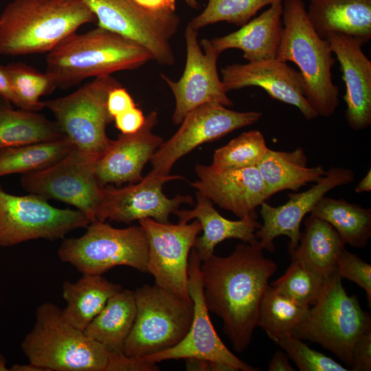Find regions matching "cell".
Segmentation results:
<instances>
[{
	"label": "cell",
	"instance_id": "cell-11",
	"mask_svg": "<svg viewBox=\"0 0 371 371\" xmlns=\"http://www.w3.org/2000/svg\"><path fill=\"white\" fill-rule=\"evenodd\" d=\"M90 223L78 210L59 209L38 195H14L0 186V247L38 238L56 240Z\"/></svg>",
	"mask_w": 371,
	"mask_h": 371
},
{
	"label": "cell",
	"instance_id": "cell-30",
	"mask_svg": "<svg viewBox=\"0 0 371 371\" xmlns=\"http://www.w3.org/2000/svg\"><path fill=\"white\" fill-rule=\"evenodd\" d=\"M311 214L330 224L345 244L364 248L371 237V209L344 199L324 196Z\"/></svg>",
	"mask_w": 371,
	"mask_h": 371
},
{
	"label": "cell",
	"instance_id": "cell-4",
	"mask_svg": "<svg viewBox=\"0 0 371 371\" xmlns=\"http://www.w3.org/2000/svg\"><path fill=\"white\" fill-rule=\"evenodd\" d=\"M284 32L277 58L295 63L305 83V97L318 116H332L339 103L331 69L336 59L327 39L313 27L302 0L282 1Z\"/></svg>",
	"mask_w": 371,
	"mask_h": 371
},
{
	"label": "cell",
	"instance_id": "cell-10",
	"mask_svg": "<svg viewBox=\"0 0 371 371\" xmlns=\"http://www.w3.org/2000/svg\"><path fill=\"white\" fill-rule=\"evenodd\" d=\"M99 159L98 156L74 146L54 164L23 174L21 183L31 194L76 207L91 223L97 221L104 187L99 183L95 175Z\"/></svg>",
	"mask_w": 371,
	"mask_h": 371
},
{
	"label": "cell",
	"instance_id": "cell-37",
	"mask_svg": "<svg viewBox=\"0 0 371 371\" xmlns=\"http://www.w3.org/2000/svg\"><path fill=\"white\" fill-rule=\"evenodd\" d=\"M326 277L291 262L282 276L271 284L279 293L309 308L319 297Z\"/></svg>",
	"mask_w": 371,
	"mask_h": 371
},
{
	"label": "cell",
	"instance_id": "cell-29",
	"mask_svg": "<svg viewBox=\"0 0 371 371\" xmlns=\"http://www.w3.org/2000/svg\"><path fill=\"white\" fill-rule=\"evenodd\" d=\"M136 315L134 291L121 289L106 302L84 330L111 352H124Z\"/></svg>",
	"mask_w": 371,
	"mask_h": 371
},
{
	"label": "cell",
	"instance_id": "cell-42",
	"mask_svg": "<svg viewBox=\"0 0 371 371\" xmlns=\"http://www.w3.org/2000/svg\"><path fill=\"white\" fill-rule=\"evenodd\" d=\"M350 368L352 371L371 370V330L363 333L356 342Z\"/></svg>",
	"mask_w": 371,
	"mask_h": 371
},
{
	"label": "cell",
	"instance_id": "cell-22",
	"mask_svg": "<svg viewBox=\"0 0 371 371\" xmlns=\"http://www.w3.org/2000/svg\"><path fill=\"white\" fill-rule=\"evenodd\" d=\"M326 39L339 62L345 84V117L352 130L359 131L371 124V61L365 55L358 38L339 33Z\"/></svg>",
	"mask_w": 371,
	"mask_h": 371
},
{
	"label": "cell",
	"instance_id": "cell-24",
	"mask_svg": "<svg viewBox=\"0 0 371 371\" xmlns=\"http://www.w3.org/2000/svg\"><path fill=\"white\" fill-rule=\"evenodd\" d=\"M196 196V205L192 210H178L175 214L179 218V223H187L193 218L200 222L203 234L197 236L193 248L201 261L213 254L215 247L227 238L258 244L256 232L261 224L257 218L229 220L218 213L210 199L198 192Z\"/></svg>",
	"mask_w": 371,
	"mask_h": 371
},
{
	"label": "cell",
	"instance_id": "cell-18",
	"mask_svg": "<svg viewBox=\"0 0 371 371\" xmlns=\"http://www.w3.org/2000/svg\"><path fill=\"white\" fill-rule=\"evenodd\" d=\"M355 180V172L350 168L331 167L315 185L308 190L289 194V200L282 205L273 207L263 202L260 214L263 224L256 231L258 245L270 252L275 251L273 241L280 236L289 238V251L298 245L300 237V224L304 216L326 194L333 189L349 184Z\"/></svg>",
	"mask_w": 371,
	"mask_h": 371
},
{
	"label": "cell",
	"instance_id": "cell-39",
	"mask_svg": "<svg viewBox=\"0 0 371 371\" xmlns=\"http://www.w3.org/2000/svg\"><path fill=\"white\" fill-rule=\"evenodd\" d=\"M341 278L355 282L364 289L371 304V265L346 249L338 256L335 271Z\"/></svg>",
	"mask_w": 371,
	"mask_h": 371
},
{
	"label": "cell",
	"instance_id": "cell-13",
	"mask_svg": "<svg viewBox=\"0 0 371 371\" xmlns=\"http://www.w3.org/2000/svg\"><path fill=\"white\" fill-rule=\"evenodd\" d=\"M148 243L147 272L155 284L192 302L188 292V262L195 240L202 231L198 220L191 223H164L147 218L139 221Z\"/></svg>",
	"mask_w": 371,
	"mask_h": 371
},
{
	"label": "cell",
	"instance_id": "cell-51",
	"mask_svg": "<svg viewBox=\"0 0 371 371\" xmlns=\"http://www.w3.org/2000/svg\"><path fill=\"white\" fill-rule=\"evenodd\" d=\"M6 360L5 357L0 354V371H8L9 369L6 366Z\"/></svg>",
	"mask_w": 371,
	"mask_h": 371
},
{
	"label": "cell",
	"instance_id": "cell-15",
	"mask_svg": "<svg viewBox=\"0 0 371 371\" xmlns=\"http://www.w3.org/2000/svg\"><path fill=\"white\" fill-rule=\"evenodd\" d=\"M96 17L98 27L131 40L146 48L161 65L175 64L170 44L180 18L164 19L149 16L127 0H82Z\"/></svg>",
	"mask_w": 371,
	"mask_h": 371
},
{
	"label": "cell",
	"instance_id": "cell-27",
	"mask_svg": "<svg viewBox=\"0 0 371 371\" xmlns=\"http://www.w3.org/2000/svg\"><path fill=\"white\" fill-rule=\"evenodd\" d=\"M308 158L303 148L292 151H278L268 148L256 166L269 199L285 190L298 191L309 183H315L326 172L323 166L308 167Z\"/></svg>",
	"mask_w": 371,
	"mask_h": 371
},
{
	"label": "cell",
	"instance_id": "cell-20",
	"mask_svg": "<svg viewBox=\"0 0 371 371\" xmlns=\"http://www.w3.org/2000/svg\"><path fill=\"white\" fill-rule=\"evenodd\" d=\"M225 91L259 87L273 99L297 107L307 120L317 114L305 97L302 74L278 58L228 65L221 70Z\"/></svg>",
	"mask_w": 371,
	"mask_h": 371
},
{
	"label": "cell",
	"instance_id": "cell-43",
	"mask_svg": "<svg viewBox=\"0 0 371 371\" xmlns=\"http://www.w3.org/2000/svg\"><path fill=\"white\" fill-rule=\"evenodd\" d=\"M136 106L127 90L122 85L113 88L108 94L107 109L113 120L117 115Z\"/></svg>",
	"mask_w": 371,
	"mask_h": 371
},
{
	"label": "cell",
	"instance_id": "cell-25",
	"mask_svg": "<svg viewBox=\"0 0 371 371\" xmlns=\"http://www.w3.org/2000/svg\"><path fill=\"white\" fill-rule=\"evenodd\" d=\"M308 18L317 34L326 39L332 33L371 38V0H309Z\"/></svg>",
	"mask_w": 371,
	"mask_h": 371
},
{
	"label": "cell",
	"instance_id": "cell-36",
	"mask_svg": "<svg viewBox=\"0 0 371 371\" xmlns=\"http://www.w3.org/2000/svg\"><path fill=\"white\" fill-rule=\"evenodd\" d=\"M205 9L188 24L199 31L218 22L225 21L237 26L249 22L262 8L284 0H207Z\"/></svg>",
	"mask_w": 371,
	"mask_h": 371
},
{
	"label": "cell",
	"instance_id": "cell-34",
	"mask_svg": "<svg viewBox=\"0 0 371 371\" xmlns=\"http://www.w3.org/2000/svg\"><path fill=\"white\" fill-rule=\"evenodd\" d=\"M268 148L260 131L243 132L214 151L211 165L224 169L257 166Z\"/></svg>",
	"mask_w": 371,
	"mask_h": 371
},
{
	"label": "cell",
	"instance_id": "cell-14",
	"mask_svg": "<svg viewBox=\"0 0 371 371\" xmlns=\"http://www.w3.org/2000/svg\"><path fill=\"white\" fill-rule=\"evenodd\" d=\"M185 41L186 60L181 77L174 81L161 74L175 97L172 120L175 124H180L190 111L206 103L233 106L217 70L221 54L213 47L210 40L203 38L199 43L198 30L188 25L185 30Z\"/></svg>",
	"mask_w": 371,
	"mask_h": 371
},
{
	"label": "cell",
	"instance_id": "cell-47",
	"mask_svg": "<svg viewBox=\"0 0 371 371\" xmlns=\"http://www.w3.org/2000/svg\"><path fill=\"white\" fill-rule=\"evenodd\" d=\"M186 369L190 371H209V361L205 359L190 357L186 358Z\"/></svg>",
	"mask_w": 371,
	"mask_h": 371
},
{
	"label": "cell",
	"instance_id": "cell-19",
	"mask_svg": "<svg viewBox=\"0 0 371 371\" xmlns=\"http://www.w3.org/2000/svg\"><path fill=\"white\" fill-rule=\"evenodd\" d=\"M194 170L198 179L190 186L240 219L257 218L256 208L269 199L256 166L224 169L196 164Z\"/></svg>",
	"mask_w": 371,
	"mask_h": 371
},
{
	"label": "cell",
	"instance_id": "cell-32",
	"mask_svg": "<svg viewBox=\"0 0 371 371\" xmlns=\"http://www.w3.org/2000/svg\"><path fill=\"white\" fill-rule=\"evenodd\" d=\"M74 146L65 136L55 141L0 149V177L47 168L65 157Z\"/></svg>",
	"mask_w": 371,
	"mask_h": 371
},
{
	"label": "cell",
	"instance_id": "cell-6",
	"mask_svg": "<svg viewBox=\"0 0 371 371\" xmlns=\"http://www.w3.org/2000/svg\"><path fill=\"white\" fill-rule=\"evenodd\" d=\"M336 272L326 277L320 294L291 335L319 344L350 368L354 346L371 330V317L355 295L346 292Z\"/></svg>",
	"mask_w": 371,
	"mask_h": 371
},
{
	"label": "cell",
	"instance_id": "cell-26",
	"mask_svg": "<svg viewBox=\"0 0 371 371\" xmlns=\"http://www.w3.org/2000/svg\"><path fill=\"white\" fill-rule=\"evenodd\" d=\"M304 225L297 246L289 251L291 260L328 277L335 271L337 258L346 244L330 224L311 213Z\"/></svg>",
	"mask_w": 371,
	"mask_h": 371
},
{
	"label": "cell",
	"instance_id": "cell-12",
	"mask_svg": "<svg viewBox=\"0 0 371 371\" xmlns=\"http://www.w3.org/2000/svg\"><path fill=\"white\" fill-rule=\"evenodd\" d=\"M262 116L258 111H236L220 104L206 103L186 114L177 131L163 142L150 159L154 177L170 175L175 164L199 146L252 125Z\"/></svg>",
	"mask_w": 371,
	"mask_h": 371
},
{
	"label": "cell",
	"instance_id": "cell-40",
	"mask_svg": "<svg viewBox=\"0 0 371 371\" xmlns=\"http://www.w3.org/2000/svg\"><path fill=\"white\" fill-rule=\"evenodd\" d=\"M159 370L155 363L128 356L124 352H110L105 371H157Z\"/></svg>",
	"mask_w": 371,
	"mask_h": 371
},
{
	"label": "cell",
	"instance_id": "cell-16",
	"mask_svg": "<svg viewBox=\"0 0 371 371\" xmlns=\"http://www.w3.org/2000/svg\"><path fill=\"white\" fill-rule=\"evenodd\" d=\"M201 262L195 249L192 248L188 262V292L193 302L194 313L186 335L174 347L140 359L157 363L166 360L196 357L227 364L236 371L260 370L238 359L217 335L203 297Z\"/></svg>",
	"mask_w": 371,
	"mask_h": 371
},
{
	"label": "cell",
	"instance_id": "cell-23",
	"mask_svg": "<svg viewBox=\"0 0 371 371\" xmlns=\"http://www.w3.org/2000/svg\"><path fill=\"white\" fill-rule=\"evenodd\" d=\"M282 14V1L273 3L239 30L214 38L211 43L220 54L229 49L241 50L247 62L277 58L284 32Z\"/></svg>",
	"mask_w": 371,
	"mask_h": 371
},
{
	"label": "cell",
	"instance_id": "cell-35",
	"mask_svg": "<svg viewBox=\"0 0 371 371\" xmlns=\"http://www.w3.org/2000/svg\"><path fill=\"white\" fill-rule=\"evenodd\" d=\"M5 67L19 101V109L35 112L44 109V101L39 98L56 88L51 77L23 63H12Z\"/></svg>",
	"mask_w": 371,
	"mask_h": 371
},
{
	"label": "cell",
	"instance_id": "cell-44",
	"mask_svg": "<svg viewBox=\"0 0 371 371\" xmlns=\"http://www.w3.org/2000/svg\"><path fill=\"white\" fill-rule=\"evenodd\" d=\"M116 128L124 134L137 132L144 124L145 117L142 111L133 107L114 117Z\"/></svg>",
	"mask_w": 371,
	"mask_h": 371
},
{
	"label": "cell",
	"instance_id": "cell-3",
	"mask_svg": "<svg viewBox=\"0 0 371 371\" xmlns=\"http://www.w3.org/2000/svg\"><path fill=\"white\" fill-rule=\"evenodd\" d=\"M151 60L141 45L98 27L72 34L47 53L45 73L56 88H69L90 77L137 69Z\"/></svg>",
	"mask_w": 371,
	"mask_h": 371
},
{
	"label": "cell",
	"instance_id": "cell-38",
	"mask_svg": "<svg viewBox=\"0 0 371 371\" xmlns=\"http://www.w3.org/2000/svg\"><path fill=\"white\" fill-rule=\"evenodd\" d=\"M279 345L301 371H348L333 359L309 348L289 333L270 337Z\"/></svg>",
	"mask_w": 371,
	"mask_h": 371
},
{
	"label": "cell",
	"instance_id": "cell-21",
	"mask_svg": "<svg viewBox=\"0 0 371 371\" xmlns=\"http://www.w3.org/2000/svg\"><path fill=\"white\" fill-rule=\"evenodd\" d=\"M157 122V111H151L137 132L121 133L112 140L96 166L95 175L101 186L115 183L120 186L142 179L144 167L164 142L161 137L153 133Z\"/></svg>",
	"mask_w": 371,
	"mask_h": 371
},
{
	"label": "cell",
	"instance_id": "cell-17",
	"mask_svg": "<svg viewBox=\"0 0 371 371\" xmlns=\"http://www.w3.org/2000/svg\"><path fill=\"white\" fill-rule=\"evenodd\" d=\"M184 179L181 175L154 177L149 174L139 182L122 188L103 187L102 198L96 220H106L130 224L135 221L150 218L160 223H169L181 205L193 204L190 195L177 194L168 198L162 191L170 181Z\"/></svg>",
	"mask_w": 371,
	"mask_h": 371
},
{
	"label": "cell",
	"instance_id": "cell-52",
	"mask_svg": "<svg viewBox=\"0 0 371 371\" xmlns=\"http://www.w3.org/2000/svg\"><path fill=\"white\" fill-rule=\"evenodd\" d=\"M184 1L192 9L197 10L199 4L196 0H184Z\"/></svg>",
	"mask_w": 371,
	"mask_h": 371
},
{
	"label": "cell",
	"instance_id": "cell-2",
	"mask_svg": "<svg viewBox=\"0 0 371 371\" xmlns=\"http://www.w3.org/2000/svg\"><path fill=\"white\" fill-rule=\"evenodd\" d=\"M96 17L82 0H14L0 16V55L48 53Z\"/></svg>",
	"mask_w": 371,
	"mask_h": 371
},
{
	"label": "cell",
	"instance_id": "cell-31",
	"mask_svg": "<svg viewBox=\"0 0 371 371\" xmlns=\"http://www.w3.org/2000/svg\"><path fill=\"white\" fill-rule=\"evenodd\" d=\"M65 136L58 123L43 115L0 105V149L55 141Z\"/></svg>",
	"mask_w": 371,
	"mask_h": 371
},
{
	"label": "cell",
	"instance_id": "cell-33",
	"mask_svg": "<svg viewBox=\"0 0 371 371\" xmlns=\"http://www.w3.org/2000/svg\"><path fill=\"white\" fill-rule=\"evenodd\" d=\"M308 308L299 305L269 285L260 303L258 326L269 338L284 333L291 335L293 328L305 317Z\"/></svg>",
	"mask_w": 371,
	"mask_h": 371
},
{
	"label": "cell",
	"instance_id": "cell-46",
	"mask_svg": "<svg viewBox=\"0 0 371 371\" xmlns=\"http://www.w3.org/2000/svg\"><path fill=\"white\" fill-rule=\"evenodd\" d=\"M268 370L294 371L295 369L290 364L287 355L281 350H278L269 361Z\"/></svg>",
	"mask_w": 371,
	"mask_h": 371
},
{
	"label": "cell",
	"instance_id": "cell-45",
	"mask_svg": "<svg viewBox=\"0 0 371 371\" xmlns=\"http://www.w3.org/2000/svg\"><path fill=\"white\" fill-rule=\"evenodd\" d=\"M0 97L19 108V101L12 87L5 66L0 65Z\"/></svg>",
	"mask_w": 371,
	"mask_h": 371
},
{
	"label": "cell",
	"instance_id": "cell-9",
	"mask_svg": "<svg viewBox=\"0 0 371 371\" xmlns=\"http://www.w3.org/2000/svg\"><path fill=\"white\" fill-rule=\"evenodd\" d=\"M122 85L111 75L95 78L74 92L44 101L62 131L75 146L100 157L112 142L106 133L114 120L107 109V98Z\"/></svg>",
	"mask_w": 371,
	"mask_h": 371
},
{
	"label": "cell",
	"instance_id": "cell-7",
	"mask_svg": "<svg viewBox=\"0 0 371 371\" xmlns=\"http://www.w3.org/2000/svg\"><path fill=\"white\" fill-rule=\"evenodd\" d=\"M135 321L124 353L144 357L170 349L188 332L194 313L193 302L157 286L144 285L134 291Z\"/></svg>",
	"mask_w": 371,
	"mask_h": 371
},
{
	"label": "cell",
	"instance_id": "cell-28",
	"mask_svg": "<svg viewBox=\"0 0 371 371\" xmlns=\"http://www.w3.org/2000/svg\"><path fill=\"white\" fill-rule=\"evenodd\" d=\"M121 289L120 284L109 281L102 275L85 273L75 282L65 281L62 294L67 305L62 310L63 318L84 331L108 300Z\"/></svg>",
	"mask_w": 371,
	"mask_h": 371
},
{
	"label": "cell",
	"instance_id": "cell-1",
	"mask_svg": "<svg viewBox=\"0 0 371 371\" xmlns=\"http://www.w3.org/2000/svg\"><path fill=\"white\" fill-rule=\"evenodd\" d=\"M276 269L258 244L246 243L237 245L228 256L213 254L201 262L206 307L222 319L223 332L238 353L251 343L262 299Z\"/></svg>",
	"mask_w": 371,
	"mask_h": 371
},
{
	"label": "cell",
	"instance_id": "cell-48",
	"mask_svg": "<svg viewBox=\"0 0 371 371\" xmlns=\"http://www.w3.org/2000/svg\"><path fill=\"white\" fill-rule=\"evenodd\" d=\"M357 193L368 192L371 191V170H368L364 177L355 188Z\"/></svg>",
	"mask_w": 371,
	"mask_h": 371
},
{
	"label": "cell",
	"instance_id": "cell-49",
	"mask_svg": "<svg viewBox=\"0 0 371 371\" xmlns=\"http://www.w3.org/2000/svg\"><path fill=\"white\" fill-rule=\"evenodd\" d=\"M10 371H47L43 367L29 362L27 364H14L10 369Z\"/></svg>",
	"mask_w": 371,
	"mask_h": 371
},
{
	"label": "cell",
	"instance_id": "cell-5",
	"mask_svg": "<svg viewBox=\"0 0 371 371\" xmlns=\"http://www.w3.org/2000/svg\"><path fill=\"white\" fill-rule=\"evenodd\" d=\"M21 348L29 362L47 371H105L110 353L66 322L62 310L52 302L36 308L33 328Z\"/></svg>",
	"mask_w": 371,
	"mask_h": 371
},
{
	"label": "cell",
	"instance_id": "cell-50",
	"mask_svg": "<svg viewBox=\"0 0 371 371\" xmlns=\"http://www.w3.org/2000/svg\"><path fill=\"white\" fill-rule=\"evenodd\" d=\"M209 368L211 371H236L232 367L216 361H209Z\"/></svg>",
	"mask_w": 371,
	"mask_h": 371
},
{
	"label": "cell",
	"instance_id": "cell-8",
	"mask_svg": "<svg viewBox=\"0 0 371 371\" xmlns=\"http://www.w3.org/2000/svg\"><path fill=\"white\" fill-rule=\"evenodd\" d=\"M58 256L82 274L102 275L121 265L147 272L148 243L140 225L118 229L95 221L82 236L65 239Z\"/></svg>",
	"mask_w": 371,
	"mask_h": 371
},
{
	"label": "cell",
	"instance_id": "cell-41",
	"mask_svg": "<svg viewBox=\"0 0 371 371\" xmlns=\"http://www.w3.org/2000/svg\"><path fill=\"white\" fill-rule=\"evenodd\" d=\"M145 14L159 19H169L178 16L176 0H127Z\"/></svg>",
	"mask_w": 371,
	"mask_h": 371
}]
</instances>
